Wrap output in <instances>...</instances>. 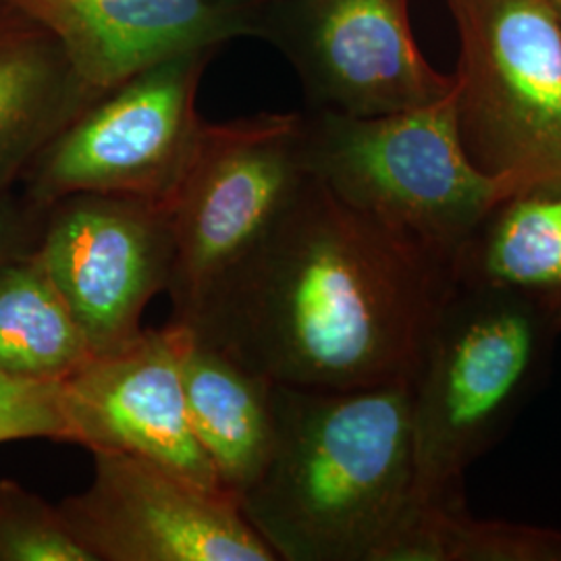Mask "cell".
I'll return each mask as SVG.
<instances>
[{"instance_id": "16", "label": "cell", "mask_w": 561, "mask_h": 561, "mask_svg": "<svg viewBox=\"0 0 561 561\" xmlns=\"http://www.w3.org/2000/svg\"><path fill=\"white\" fill-rule=\"evenodd\" d=\"M94 354L34 252L0 261V370L60 382Z\"/></svg>"}, {"instance_id": "2", "label": "cell", "mask_w": 561, "mask_h": 561, "mask_svg": "<svg viewBox=\"0 0 561 561\" xmlns=\"http://www.w3.org/2000/svg\"><path fill=\"white\" fill-rule=\"evenodd\" d=\"M275 443L241 512L279 561H396L421 518L410 382H275Z\"/></svg>"}, {"instance_id": "13", "label": "cell", "mask_w": 561, "mask_h": 561, "mask_svg": "<svg viewBox=\"0 0 561 561\" xmlns=\"http://www.w3.org/2000/svg\"><path fill=\"white\" fill-rule=\"evenodd\" d=\"M99 96L48 27L0 0V194Z\"/></svg>"}, {"instance_id": "19", "label": "cell", "mask_w": 561, "mask_h": 561, "mask_svg": "<svg viewBox=\"0 0 561 561\" xmlns=\"http://www.w3.org/2000/svg\"><path fill=\"white\" fill-rule=\"evenodd\" d=\"M21 439L69 443L59 382L27 381L0 370V443Z\"/></svg>"}, {"instance_id": "20", "label": "cell", "mask_w": 561, "mask_h": 561, "mask_svg": "<svg viewBox=\"0 0 561 561\" xmlns=\"http://www.w3.org/2000/svg\"><path fill=\"white\" fill-rule=\"evenodd\" d=\"M42 208L13 190L0 194V261L34 250L41 231Z\"/></svg>"}, {"instance_id": "5", "label": "cell", "mask_w": 561, "mask_h": 561, "mask_svg": "<svg viewBox=\"0 0 561 561\" xmlns=\"http://www.w3.org/2000/svg\"><path fill=\"white\" fill-rule=\"evenodd\" d=\"M461 144L489 175L561 178V23L551 0H445Z\"/></svg>"}, {"instance_id": "4", "label": "cell", "mask_w": 561, "mask_h": 561, "mask_svg": "<svg viewBox=\"0 0 561 561\" xmlns=\"http://www.w3.org/2000/svg\"><path fill=\"white\" fill-rule=\"evenodd\" d=\"M300 146L306 171L337 198L451 266L491 208L518 187L468 157L456 90L381 117L308 108Z\"/></svg>"}, {"instance_id": "21", "label": "cell", "mask_w": 561, "mask_h": 561, "mask_svg": "<svg viewBox=\"0 0 561 561\" xmlns=\"http://www.w3.org/2000/svg\"><path fill=\"white\" fill-rule=\"evenodd\" d=\"M217 2L233 4V7H250V9H256V7L268 4V2H273V0H217Z\"/></svg>"}, {"instance_id": "17", "label": "cell", "mask_w": 561, "mask_h": 561, "mask_svg": "<svg viewBox=\"0 0 561 561\" xmlns=\"http://www.w3.org/2000/svg\"><path fill=\"white\" fill-rule=\"evenodd\" d=\"M396 561H561V530L479 520L463 502L424 505Z\"/></svg>"}, {"instance_id": "15", "label": "cell", "mask_w": 561, "mask_h": 561, "mask_svg": "<svg viewBox=\"0 0 561 561\" xmlns=\"http://www.w3.org/2000/svg\"><path fill=\"white\" fill-rule=\"evenodd\" d=\"M454 277L561 304V178L503 196L463 245Z\"/></svg>"}, {"instance_id": "11", "label": "cell", "mask_w": 561, "mask_h": 561, "mask_svg": "<svg viewBox=\"0 0 561 561\" xmlns=\"http://www.w3.org/2000/svg\"><path fill=\"white\" fill-rule=\"evenodd\" d=\"M190 337L183 322L141 329L136 340L96 354L59 382L69 443L123 451L190 481L225 491L196 439L181 382ZM227 493V491H225Z\"/></svg>"}, {"instance_id": "14", "label": "cell", "mask_w": 561, "mask_h": 561, "mask_svg": "<svg viewBox=\"0 0 561 561\" xmlns=\"http://www.w3.org/2000/svg\"><path fill=\"white\" fill-rule=\"evenodd\" d=\"M181 382L196 439L219 484L240 500L261 477L275 443V382L245 368L192 329L181 358Z\"/></svg>"}, {"instance_id": "6", "label": "cell", "mask_w": 561, "mask_h": 561, "mask_svg": "<svg viewBox=\"0 0 561 561\" xmlns=\"http://www.w3.org/2000/svg\"><path fill=\"white\" fill-rule=\"evenodd\" d=\"M301 113H259L202 125L171 201L175 262L167 294L173 321H187L238 266L308 178Z\"/></svg>"}, {"instance_id": "22", "label": "cell", "mask_w": 561, "mask_h": 561, "mask_svg": "<svg viewBox=\"0 0 561 561\" xmlns=\"http://www.w3.org/2000/svg\"><path fill=\"white\" fill-rule=\"evenodd\" d=\"M551 4H553L556 13H558V20H560L561 23V0H551Z\"/></svg>"}, {"instance_id": "3", "label": "cell", "mask_w": 561, "mask_h": 561, "mask_svg": "<svg viewBox=\"0 0 561 561\" xmlns=\"http://www.w3.org/2000/svg\"><path fill=\"white\" fill-rule=\"evenodd\" d=\"M561 337V304L454 279L410 377L424 505L463 502V477L539 389Z\"/></svg>"}, {"instance_id": "9", "label": "cell", "mask_w": 561, "mask_h": 561, "mask_svg": "<svg viewBox=\"0 0 561 561\" xmlns=\"http://www.w3.org/2000/svg\"><path fill=\"white\" fill-rule=\"evenodd\" d=\"M32 252L96 356L140 335L146 306L169 289L175 240L164 204L71 194L42 208Z\"/></svg>"}, {"instance_id": "1", "label": "cell", "mask_w": 561, "mask_h": 561, "mask_svg": "<svg viewBox=\"0 0 561 561\" xmlns=\"http://www.w3.org/2000/svg\"><path fill=\"white\" fill-rule=\"evenodd\" d=\"M454 279L451 264L308 173L266 236L183 324L279 385L377 387L410 381Z\"/></svg>"}, {"instance_id": "18", "label": "cell", "mask_w": 561, "mask_h": 561, "mask_svg": "<svg viewBox=\"0 0 561 561\" xmlns=\"http://www.w3.org/2000/svg\"><path fill=\"white\" fill-rule=\"evenodd\" d=\"M0 561H94L59 505L11 479L0 481Z\"/></svg>"}, {"instance_id": "12", "label": "cell", "mask_w": 561, "mask_h": 561, "mask_svg": "<svg viewBox=\"0 0 561 561\" xmlns=\"http://www.w3.org/2000/svg\"><path fill=\"white\" fill-rule=\"evenodd\" d=\"M48 27L78 76L104 94L144 69L256 38L259 7L217 0H2Z\"/></svg>"}, {"instance_id": "8", "label": "cell", "mask_w": 561, "mask_h": 561, "mask_svg": "<svg viewBox=\"0 0 561 561\" xmlns=\"http://www.w3.org/2000/svg\"><path fill=\"white\" fill-rule=\"evenodd\" d=\"M256 38L291 62L310 111L381 117L456 90L422 57L410 0H273L259 7Z\"/></svg>"}, {"instance_id": "7", "label": "cell", "mask_w": 561, "mask_h": 561, "mask_svg": "<svg viewBox=\"0 0 561 561\" xmlns=\"http://www.w3.org/2000/svg\"><path fill=\"white\" fill-rule=\"evenodd\" d=\"M221 48L157 62L88 104L25 171V198L44 208L71 194L164 204L201 138L202 76Z\"/></svg>"}, {"instance_id": "10", "label": "cell", "mask_w": 561, "mask_h": 561, "mask_svg": "<svg viewBox=\"0 0 561 561\" xmlns=\"http://www.w3.org/2000/svg\"><path fill=\"white\" fill-rule=\"evenodd\" d=\"M90 484L59 503L94 561H279L240 503L154 461L90 451Z\"/></svg>"}]
</instances>
